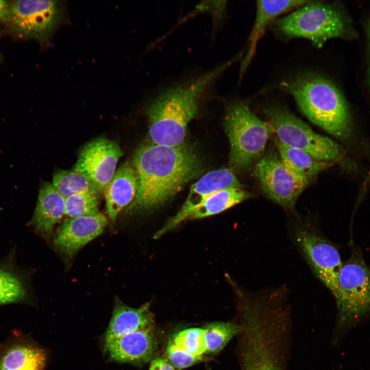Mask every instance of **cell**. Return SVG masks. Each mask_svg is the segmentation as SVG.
Returning <instances> with one entry per match:
<instances>
[{
  "label": "cell",
  "instance_id": "cell-13",
  "mask_svg": "<svg viewBox=\"0 0 370 370\" xmlns=\"http://www.w3.org/2000/svg\"><path fill=\"white\" fill-rule=\"evenodd\" d=\"M234 187L243 188V186L231 170L222 169L207 173L192 186L180 210L155 234L154 238L160 237L189 218L192 212L213 193Z\"/></svg>",
  "mask_w": 370,
  "mask_h": 370
},
{
  "label": "cell",
  "instance_id": "cell-29",
  "mask_svg": "<svg viewBox=\"0 0 370 370\" xmlns=\"http://www.w3.org/2000/svg\"><path fill=\"white\" fill-rule=\"evenodd\" d=\"M149 370H175V368L167 360L157 357L151 361Z\"/></svg>",
  "mask_w": 370,
  "mask_h": 370
},
{
  "label": "cell",
  "instance_id": "cell-2",
  "mask_svg": "<svg viewBox=\"0 0 370 370\" xmlns=\"http://www.w3.org/2000/svg\"><path fill=\"white\" fill-rule=\"evenodd\" d=\"M240 311L241 370H287L290 311L260 302L247 304Z\"/></svg>",
  "mask_w": 370,
  "mask_h": 370
},
{
  "label": "cell",
  "instance_id": "cell-21",
  "mask_svg": "<svg viewBox=\"0 0 370 370\" xmlns=\"http://www.w3.org/2000/svg\"><path fill=\"white\" fill-rule=\"evenodd\" d=\"M46 355L41 348L15 341L0 351V370H43Z\"/></svg>",
  "mask_w": 370,
  "mask_h": 370
},
{
  "label": "cell",
  "instance_id": "cell-15",
  "mask_svg": "<svg viewBox=\"0 0 370 370\" xmlns=\"http://www.w3.org/2000/svg\"><path fill=\"white\" fill-rule=\"evenodd\" d=\"M158 343L153 326L128 334L104 345L112 360L141 365L154 358Z\"/></svg>",
  "mask_w": 370,
  "mask_h": 370
},
{
  "label": "cell",
  "instance_id": "cell-10",
  "mask_svg": "<svg viewBox=\"0 0 370 370\" xmlns=\"http://www.w3.org/2000/svg\"><path fill=\"white\" fill-rule=\"evenodd\" d=\"M295 238L313 272L335 297L343 265L337 248L316 230L308 227L297 229Z\"/></svg>",
  "mask_w": 370,
  "mask_h": 370
},
{
  "label": "cell",
  "instance_id": "cell-14",
  "mask_svg": "<svg viewBox=\"0 0 370 370\" xmlns=\"http://www.w3.org/2000/svg\"><path fill=\"white\" fill-rule=\"evenodd\" d=\"M108 223L100 213L90 216L69 218L57 231L53 244L57 249L67 257L73 256L85 245L100 235Z\"/></svg>",
  "mask_w": 370,
  "mask_h": 370
},
{
  "label": "cell",
  "instance_id": "cell-17",
  "mask_svg": "<svg viewBox=\"0 0 370 370\" xmlns=\"http://www.w3.org/2000/svg\"><path fill=\"white\" fill-rule=\"evenodd\" d=\"M65 200L52 183L45 182L38 194L33 216L28 225L41 236L48 238L65 215Z\"/></svg>",
  "mask_w": 370,
  "mask_h": 370
},
{
  "label": "cell",
  "instance_id": "cell-19",
  "mask_svg": "<svg viewBox=\"0 0 370 370\" xmlns=\"http://www.w3.org/2000/svg\"><path fill=\"white\" fill-rule=\"evenodd\" d=\"M308 1L299 0L258 1L254 23L249 38L248 50L240 66L243 73L253 58L257 43L268 26L275 18L294 8L304 5Z\"/></svg>",
  "mask_w": 370,
  "mask_h": 370
},
{
  "label": "cell",
  "instance_id": "cell-22",
  "mask_svg": "<svg viewBox=\"0 0 370 370\" xmlns=\"http://www.w3.org/2000/svg\"><path fill=\"white\" fill-rule=\"evenodd\" d=\"M30 289L24 272L12 260L0 261V305L25 302Z\"/></svg>",
  "mask_w": 370,
  "mask_h": 370
},
{
  "label": "cell",
  "instance_id": "cell-5",
  "mask_svg": "<svg viewBox=\"0 0 370 370\" xmlns=\"http://www.w3.org/2000/svg\"><path fill=\"white\" fill-rule=\"evenodd\" d=\"M224 125L230 145V167L240 171L249 169L262 157L269 137L268 124L247 105L238 102L227 108Z\"/></svg>",
  "mask_w": 370,
  "mask_h": 370
},
{
  "label": "cell",
  "instance_id": "cell-7",
  "mask_svg": "<svg viewBox=\"0 0 370 370\" xmlns=\"http://www.w3.org/2000/svg\"><path fill=\"white\" fill-rule=\"evenodd\" d=\"M265 113L270 129L284 144L304 151L316 159L332 162L341 160L343 152L331 139L314 132L284 107L268 108Z\"/></svg>",
  "mask_w": 370,
  "mask_h": 370
},
{
  "label": "cell",
  "instance_id": "cell-25",
  "mask_svg": "<svg viewBox=\"0 0 370 370\" xmlns=\"http://www.w3.org/2000/svg\"><path fill=\"white\" fill-rule=\"evenodd\" d=\"M205 342L207 354H216L221 351L228 343L241 330L239 323L215 322L206 325Z\"/></svg>",
  "mask_w": 370,
  "mask_h": 370
},
{
  "label": "cell",
  "instance_id": "cell-8",
  "mask_svg": "<svg viewBox=\"0 0 370 370\" xmlns=\"http://www.w3.org/2000/svg\"><path fill=\"white\" fill-rule=\"evenodd\" d=\"M336 299L340 325L357 321L370 310V269L352 255L342 265Z\"/></svg>",
  "mask_w": 370,
  "mask_h": 370
},
{
  "label": "cell",
  "instance_id": "cell-4",
  "mask_svg": "<svg viewBox=\"0 0 370 370\" xmlns=\"http://www.w3.org/2000/svg\"><path fill=\"white\" fill-rule=\"evenodd\" d=\"M283 86L311 122L337 138L350 136L352 127L346 103L332 82L320 76L305 75L284 83Z\"/></svg>",
  "mask_w": 370,
  "mask_h": 370
},
{
  "label": "cell",
  "instance_id": "cell-30",
  "mask_svg": "<svg viewBox=\"0 0 370 370\" xmlns=\"http://www.w3.org/2000/svg\"><path fill=\"white\" fill-rule=\"evenodd\" d=\"M10 15V5L0 0V22H7Z\"/></svg>",
  "mask_w": 370,
  "mask_h": 370
},
{
  "label": "cell",
  "instance_id": "cell-12",
  "mask_svg": "<svg viewBox=\"0 0 370 370\" xmlns=\"http://www.w3.org/2000/svg\"><path fill=\"white\" fill-rule=\"evenodd\" d=\"M123 153L116 142L104 138L85 144L71 170L88 178L101 192L111 180Z\"/></svg>",
  "mask_w": 370,
  "mask_h": 370
},
{
  "label": "cell",
  "instance_id": "cell-28",
  "mask_svg": "<svg viewBox=\"0 0 370 370\" xmlns=\"http://www.w3.org/2000/svg\"><path fill=\"white\" fill-rule=\"evenodd\" d=\"M166 355L169 363L178 369L190 367L202 359L189 353L172 341L167 346Z\"/></svg>",
  "mask_w": 370,
  "mask_h": 370
},
{
  "label": "cell",
  "instance_id": "cell-20",
  "mask_svg": "<svg viewBox=\"0 0 370 370\" xmlns=\"http://www.w3.org/2000/svg\"><path fill=\"white\" fill-rule=\"evenodd\" d=\"M280 158L294 179L306 187L320 172L332 162L318 160L306 152L288 146L275 138Z\"/></svg>",
  "mask_w": 370,
  "mask_h": 370
},
{
  "label": "cell",
  "instance_id": "cell-16",
  "mask_svg": "<svg viewBox=\"0 0 370 370\" xmlns=\"http://www.w3.org/2000/svg\"><path fill=\"white\" fill-rule=\"evenodd\" d=\"M138 187V177L134 165L128 161L125 162L116 170L103 190L107 214L113 223L133 201Z\"/></svg>",
  "mask_w": 370,
  "mask_h": 370
},
{
  "label": "cell",
  "instance_id": "cell-3",
  "mask_svg": "<svg viewBox=\"0 0 370 370\" xmlns=\"http://www.w3.org/2000/svg\"><path fill=\"white\" fill-rule=\"evenodd\" d=\"M232 62L169 87L156 96L146 109L150 143L173 146L184 144L188 124L197 115L202 96Z\"/></svg>",
  "mask_w": 370,
  "mask_h": 370
},
{
  "label": "cell",
  "instance_id": "cell-26",
  "mask_svg": "<svg viewBox=\"0 0 370 370\" xmlns=\"http://www.w3.org/2000/svg\"><path fill=\"white\" fill-rule=\"evenodd\" d=\"M99 195L82 193L65 198V215L69 218L94 215L100 213Z\"/></svg>",
  "mask_w": 370,
  "mask_h": 370
},
{
  "label": "cell",
  "instance_id": "cell-9",
  "mask_svg": "<svg viewBox=\"0 0 370 370\" xmlns=\"http://www.w3.org/2000/svg\"><path fill=\"white\" fill-rule=\"evenodd\" d=\"M63 14L62 4L57 1H15L10 5L7 22L20 37L46 44L62 21Z\"/></svg>",
  "mask_w": 370,
  "mask_h": 370
},
{
  "label": "cell",
  "instance_id": "cell-24",
  "mask_svg": "<svg viewBox=\"0 0 370 370\" xmlns=\"http://www.w3.org/2000/svg\"><path fill=\"white\" fill-rule=\"evenodd\" d=\"M52 184L65 198L82 193L100 195L101 192L85 175L72 170L56 172Z\"/></svg>",
  "mask_w": 370,
  "mask_h": 370
},
{
  "label": "cell",
  "instance_id": "cell-27",
  "mask_svg": "<svg viewBox=\"0 0 370 370\" xmlns=\"http://www.w3.org/2000/svg\"><path fill=\"white\" fill-rule=\"evenodd\" d=\"M189 353L199 357L206 353L205 330L194 327L183 329L175 334L172 341Z\"/></svg>",
  "mask_w": 370,
  "mask_h": 370
},
{
  "label": "cell",
  "instance_id": "cell-11",
  "mask_svg": "<svg viewBox=\"0 0 370 370\" xmlns=\"http://www.w3.org/2000/svg\"><path fill=\"white\" fill-rule=\"evenodd\" d=\"M254 175L268 198L285 209L294 210L305 187L294 179L276 154L271 152L263 156L256 163Z\"/></svg>",
  "mask_w": 370,
  "mask_h": 370
},
{
  "label": "cell",
  "instance_id": "cell-6",
  "mask_svg": "<svg viewBox=\"0 0 370 370\" xmlns=\"http://www.w3.org/2000/svg\"><path fill=\"white\" fill-rule=\"evenodd\" d=\"M276 29L287 38H302L321 47L328 40L343 36L344 20L332 6L308 1L297 10L275 21Z\"/></svg>",
  "mask_w": 370,
  "mask_h": 370
},
{
  "label": "cell",
  "instance_id": "cell-31",
  "mask_svg": "<svg viewBox=\"0 0 370 370\" xmlns=\"http://www.w3.org/2000/svg\"><path fill=\"white\" fill-rule=\"evenodd\" d=\"M369 53H370V29H369ZM369 58H370V57H369ZM368 86H369V89H370V59H369V68H368Z\"/></svg>",
  "mask_w": 370,
  "mask_h": 370
},
{
  "label": "cell",
  "instance_id": "cell-18",
  "mask_svg": "<svg viewBox=\"0 0 370 370\" xmlns=\"http://www.w3.org/2000/svg\"><path fill=\"white\" fill-rule=\"evenodd\" d=\"M149 303L131 307L116 298L112 316L104 336V344L134 331L154 326Z\"/></svg>",
  "mask_w": 370,
  "mask_h": 370
},
{
  "label": "cell",
  "instance_id": "cell-23",
  "mask_svg": "<svg viewBox=\"0 0 370 370\" xmlns=\"http://www.w3.org/2000/svg\"><path fill=\"white\" fill-rule=\"evenodd\" d=\"M251 196V194L243 188H229L217 191L206 199L189 218H202L220 213Z\"/></svg>",
  "mask_w": 370,
  "mask_h": 370
},
{
  "label": "cell",
  "instance_id": "cell-1",
  "mask_svg": "<svg viewBox=\"0 0 370 370\" xmlns=\"http://www.w3.org/2000/svg\"><path fill=\"white\" fill-rule=\"evenodd\" d=\"M132 164L139 187L134 200L126 209L131 213L164 204L202 170L196 153L185 144L175 146L150 142L143 144L135 152Z\"/></svg>",
  "mask_w": 370,
  "mask_h": 370
}]
</instances>
